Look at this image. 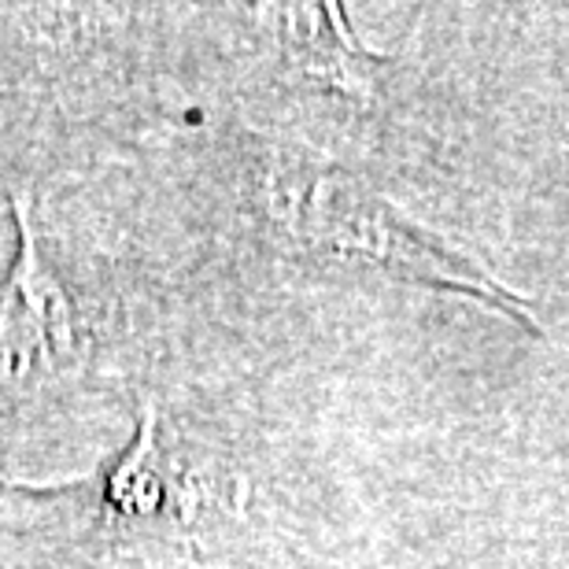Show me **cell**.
I'll use <instances>...</instances> for the list:
<instances>
[{
	"label": "cell",
	"mask_w": 569,
	"mask_h": 569,
	"mask_svg": "<svg viewBox=\"0 0 569 569\" xmlns=\"http://www.w3.org/2000/svg\"><path fill=\"white\" fill-rule=\"evenodd\" d=\"M19 256L0 284V373L19 378L38 362H56L74 340V311L63 281L44 263L27 200H16Z\"/></svg>",
	"instance_id": "6da1fadb"
},
{
	"label": "cell",
	"mask_w": 569,
	"mask_h": 569,
	"mask_svg": "<svg viewBox=\"0 0 569 569\" xmlns=\"http://www.w3.org/2000/svg\"><path fill=\"white\" fill-rule=\"evenodd\" d=\"M289 56L307 78L326 86H340L348 93L367 89L373 71L381 67L378 56L362 52L348 38L337 19V8H292L289 11Z\"/></svg>",
	"instance_id": "7a4b0ae2"
}]
</instances>
